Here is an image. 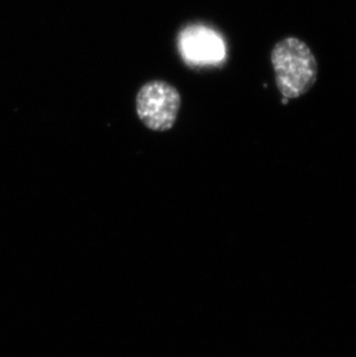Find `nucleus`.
<instances>
[{"mask_svg":"<svg viewBox=\"0 0 356 357\" xmlns=\"http://www.w3.org/2000/svg\"><path fill=\"white\" fill-rule=\"evenodd\" d=\"M283 105H285V103H288V98H283Z\"/></svg>","mask_w":356,"mask_h":357,"instance_id":"20e7f679","label":"nucleus"},{"mask_svg":"<svg viewBox=\"0 0 356 357\" xmlns=\"http://www.w3.org/2000/svg\"><path fill=\"white\" fill-rule=\"evenodd\" d=\"M181 102V95L172 84L162 80L149 81L139 89L135 110L146 128L165 132L177 121Z\"/></svg>","mask_w":356,"mask_h":357,"instance_id":"f03ea898","label":"nucleus"},{"mask_svg":"<svg viewBox=\"0 0 356 357\" xmlns=\"http://www.w3.org/2000/svg\"><path fill=\"white\" fill-rule=\"evenodd\" d=\"M276 87L283 98H297L316 84L318 66L313 51L303 40L283 38L271 52Z\"/></svg>","mask_w":356,"mask_h":357,"instance_id":"f257e3e1","label":"nucleus"},{"mask_svg":"<svg viewBox=\"0 0 356 357\" xmlns=\"http://www.w3.org/2000/svg\"><path fill=\"white\" fill-rule=\"evenodd\" d=\"M179 47L185 59L197 64L216 63L225 57V44L207 28L192 26L181 31Z\"/></svg>","mask_w":356,"mask_h":357,"instance_id":"7ed1b4c3","label":"nucleus"}]
</instances>
